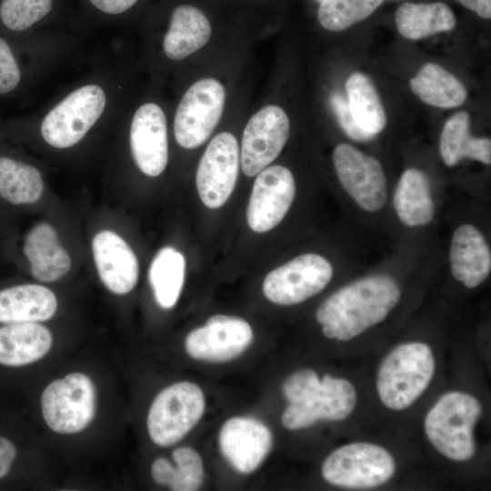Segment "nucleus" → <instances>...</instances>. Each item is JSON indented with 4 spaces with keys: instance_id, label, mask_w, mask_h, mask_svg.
Instances as JSON below:
<instances>
[{
    "instance_id": "nucleus-1",
    "label": "nucleus",
    "mask_w": 491,
    "mask_h": 491,
    "mask_svg": "<svg viewBox=\"0 0 491 491\" xmlns=\"http://www.w3.org/2000/svg\"><path fill=\"white\" fill-rule=\"evenodd\" d=\"M397 282L388 276H372L354 281L332 294L316 316L323 334L348 341L382 322L400 299Z\"/></svg>"
},
{
    "instance_id": "nucleus-2",
    "label": "nucleus",
    "mask_w": 491,
    "mask_h": 491,
    "mask_svg": "<svg viewBox=\"0 0 491 491\" xmlns=\"http://www.w3.org/2000/svg\"><path fill=\"white\" fill-rule=\"evenodd\" d=\"M282 390L289 405L281 421L289 430L306 428L319 420H343L356 404V392L349 381L328 375L320 380L310 369L292 374Z\"/></svg>"
},
{
    "instance_id": "nucleus-3",
    "label": "nucleus",
    "mask_w": 491,
    "mask_h": 491,
    "mask_svg": "<svg viewBox=\"0 0 491 491\" xmlns=\"http://www.w3.org/2000/svg\"><path fill=\"white\" fill-rule=\"evenodd\" d=\"M431 348L424 343L402 344L382 361L376 379L380 400L388 408L410 406L426 389L435 373Z\"/></svg>"
},
{
    "instance_id": "nucleus-4",
    "label": "nucleus",
    "mask_w": 491,
    "mask_h": 491,
    "mask_svg": "<svg viewBox=\"0 0 491 491\" xmlns=\"http://www.w3.org/2000/svg\"><path fill=\"white\" fill-rule=\"evenodd\" d=\"M481 413V406L473 396L448 392L427 413L426 434L443 456L455 461L468 460L475 454L473 429Z\"/></svg>"
},
{
    "instance_id": "nucleus-5",
    "label": "nucleus",
    "mask_w": 491,
    "mask_h": 491,
    "mask_svg": "<svg viewBox=\"0 0 491 491\" xmlns=\"http://www.w3.org/2000/svg\"><path fill=\"white\" fill-rule=\"evenodd\" d=\"M201 388L187 381L163 389L154 399L147 415L151 440L159 446L180 441L197 424L205 410Z\"/></svg>"
},
{
    "instance_id": "nucleus-6",
    "label": "nucleus",
    "mask_w": 491,
    "mask_h": 491,
    "mask_svg": "<svg viewBox=\"0 0 491 491\" xmlns=\"http://www.w3.org/2000/svg\"><path fill=\"white\" fill-rule=\"evenodd\" d=\"M96 393L93 381L74 372L51 382L41 396V411L48 427L63 435L84 430L94 419Z\"/></svg>"
},
{
    "instance_id": "nucleus-7",
    "label": "nucleus",
    "mask_w": 491,
    "mask_h": 491,
    "mask_svg": "<svg viewBox=\"0 0 491 491\" xmlns=\"http://www.w3.org/2000/svg\"><path fill=\"white\" fill-rule=\"evenodd\" d=\"M105 103L100 85H86L74 90L44 117L40 127L43 139L57 149L74 146L99 119Z\"/></svg>"
},
{
    "instance_id": "nucleus-8",
    "label": "nucleus",
    "mask_w": 491,
    "mask_h": 491,
    "mask_svg": "<svg viewBox=\"0 0 491 491\" xmlns=\"http://www.w3.org/2000/svg\"><path fill=\"white\" fill-rule=\"evenodd\" d=\"M393 456L370 443H352L334 450L322 465V475L330 484L350 488L382 486L395 473Z\"/></svg>"
},
{
    "instance_id": "nucleus-9",
    "label": "nucleus",
    "mask_w": 491,
    "mask_h": 491,
    "mask_svg": "<svg viewBox=\"0 0 491 491\" xmlns=\"http://www.w3.org/2000/svg\"><path fill=\"white\" fill-rule=\"evenodd\" d=\"M225 92L214 78L193 84L183 95L175 115L174 133L184 148L202 145L212 134L223 113Z\"/></svg>"
},
{
    "instance_id": "nucleus-10",
    "label": "nucleus",
    "mask_w": 491,
    "mask_h": 491,
    "mask_svg": "<svg viewBox=\"0 0 491 491\" xmlns=\"http://www.w3.org/2000/svg\"><path fill=\"white\" fill-rule=\"evenodd\" d=\"M333 276V267L324 256L303 254L266 275V297L274 304L292 306L320 293Z\"/></svg>"
},
{
    "instance_id": "nucleus-11",
    "label": "nucleus",
    "mask_w": 491,
    "mask_h": 491,
    "mask_svg": "<svg viewBox=\"0 0 491 491\" xmlns=\"http://www.w3.org/2000/svg\"><path fill=\"white\" fill-rule=\"evenodd\" d=\"M333 162L344 190L364 210L376 212L386 202V179L381 164L347 144L338 145Z\"/></svg>"
},
{
    "instance_id": "nucleus-12",
    "label": "nucleus",
    "mask_w": 491,
    "mask_h": 491,
    "mask_svg": "<svg viewBox=\"0 0 491 491\" xmlns=\"http://www.w3.org/2000/svg\"><path fill=\"white\" fill-rule=\"evenodd\" d=\"M239 151L235 137L227 132L216 135L198 165L195 184L200 199L211 209L221 207L236 183Z\"/></svg>"
},
{
    "instance_id": "nucleus-13",
    "label": "nucleus",
    "mask_w": 491,
    "mask_h": 491,
    "mask_svg": "<svg viewBox=\"0 0 491 491\" xmlns=\"http://www.w3.org/2000/svg\"><path fill=\"white\" fill-rule=\"evenodd\" d=\"M290 130L287 115L277 105H267L246 124L241 146L244 174L254 176L267 167L284 148Z\"/></svg>"
},
{
    "instance_id": "nucleus-14",
    "label": "nucleus",
    "mask_w": 491,
    "mask_h": 491,
    "mask_svg": "<svg viewBox=\"0 0 491 491\" xmlns=\"http://www.w3.org/2000/svg\"><path fill=\"white\" fill-rule=\"evenodd\" d=\"M253 337L250 325L243 318L215 315L187 335L185 347L196 360L227 362L240 356Z\"/></svg>"
},
{
    "instance_id": "nucleus-15",
    "label": "nucleus",
    "mask_w": 491,
    "mask_h": 491,
    "mask_svg": "<svg viewBox=\"0 0 491 491\" xmlns=\"http://www.w3.org/2000/svg\"><path fill=\"white\" fill-rule=\"evenodd\" d=\"M296 194L291 171L282 165H271L257 174L250 195L246 219L256 233L276 227L289 210Z\"/></svg>"
},
{
    "instance_id": "nucleus-16",
    "label": "nucleus",
    "mask_w": 491,
    "mask_h": 491,
    "mask_svg": "<svg viewBox=\"0 0 491 491\" xmlns=\"http://www.w3.org/2000/svg\"><path fill=\"white\" fill-rule=\"evenodd\" d=\"M129 141L134 161L143 174L155 177L165 171L168 162L166 119L158 105L146 103L135 111Z\"/></svg>"
},
{
    "instance_id": "nucleus-17",
    "label": "nucleus",
    "mask_w": 491,
    "mask_h": 491,
    "mask_svg": "<svg viewBox=\"0 0 491 491\" xmlns=\"http://www.w3.org/2000/svg\"><path fill=\"white\" fill-rule=\"evenodd\" d=\"M218 443L221 453L241 474L256 470L272 446V434L261 421L249 416H235L223 424Z\"/></svg>"
},
{
    "instance_id": "nucleus-18",
    "label": "nucleus",
    "mask_w": 491,
    "mask_h": 491,
    "mask_svg": "<svg viewBox=\"0 0 491 491\" xmlns=\"http://www.w3.org/2000/svg\"><path fill=\"white\" fill-rule=\"evenodd\" d=\"M94 264L99 279L111 293L124 296L136 286L138 260L128 243L116 232L103 229L91 243Z\"/></svg>"
},
{
    "instance_id": "nucleus-19",
    "label": "nucleus",
    "mask_w": 491,
    "mask_h": 491,
    "mask_svg": "<svg viewBox=\"0 0 491 491\" xmlns=\"http://www.w3.org/2000/svg\"><path fill=\"white\" fill-rule=\"evenodd\" d=\"M21 254L30 275L43 283L55 282L71 269L72 258L62 245L56 229L48 222H38L25 234Z\"/></svg>"
},
{
    "instance_id": "nucleus-20",
    "label": "nucleus",
    "mask_w": 491,
    "mask_h": 491,
    "mask_svg": "<svg viewBox=\"0 0 491 491\" xmlns=\"http://www.w3.org/2000/svg\"><path fill=\"white\" fill-rule=\"evenodd\" d=\"M449 261L453 276L468 288L478 286L487 278L491 271L490 248L476 226L464 224L456 229Z\"/></svg>"
},
{
    "instance_id": "nucleus-21",
    "label": "nucleus",
    "mask_w": 491,
    "mask_h": 491,
    "mask_svg": "<svg viewBox=\"0 0 491 491\" xmlns=\"http://www.w3.org/2000/svg\"><path fill=\"white\" fill-rule=\"evenodd\" d=\"M55 295L39 284H17L0 289V323H39L54 316Z\"/></svg>"
},
{
    "instance_id": "nucleus-22",
    "label": "nucleus",
    "mask_w": 491,
    "mask_h": 491,
    "mask_svg": "<svg viewBox=\"0 0 491 491\" xmlns=\"http://www.w3.org/2000/svg\"><path fill=\"white\" fill-rule=\"evenodd\" d=\"M53 336L39 323H14L0 326V364L23 366L44 357L50 350Z\"/></svg>"
},
{
    "instance_id": "nucleus-23",
    "label": "nucleus",
    "mask_w": 491,
    "mask_h": 491,
    "mask_svg": "<svg viewBox=\"0 0 491 491\" xmlns=\"http://www.w3.org/2000/svg\"><path fill=\"white\" fill-rule=\"evenodd\" d=\"M211 36V25L204 13L190 5H181L173 11L163 41L165 55L182 60L202 48Z\"/></svg>"
},
{
    "instance_id": "nucleus-24",
    "label": "nucleus",
    "mask_w": 491,
    "mask_h": 491,
    "mask_svg": "<svg viewBox=\"0 0 491 491\" xmlns=\"http://www.w3.org/2000/svg\"><path fill=\"white\" fill-rule=\"evenodd\" d=\"M45 184L34 165L9 154L0 153V202L19 208L35 205L42 197Z\"/></svg>"
},
{
    "instance_id": "nucleus-25",
    "label": "nucleus",
    "mask_w": 491,
    "mask_h": 491,
    "mask_svg": "<svg viewBox=\"0 0 491 491\" xmlns=\"http://www.w3.org/2000/svg\"><path fill=\"white\" fill-rule=\"evenodd\" d=\"M394 206L400 221L409 227L428 225L435 216V204L426 175L416 168L403 172L394 195Z\"/></svg>"
},
{
    "instance_id": "nucleus-26",
    "label": "nucleus",
    "mask_w": 491,
    "mask_h": 491,
    "mask_svg": "<svg viewBox=\"0 0 491 491\" xmlns=\"http://www.w3.org/2000/svg\"><path fill=\"white\" fill-rule=\"evenodd\" d=\"M395 21L399 34L410 40L450 31L456 25L455 14L442 2L404 3L397 8Z\"/></svg>"
},
{
    "instance_id": "nucleus-27",
    "label": "nucleus",
    "mask_w": 491,
    "mask_h": 491,
    "mask_svg": "<svg viewBox=\"0 0 491 491\" xmlns=\"http://www.w3.org/2000/svg\"><path fill=\"white\" fill-rule=\"evenodd\" d=\"M409 84L414 94L432 106L454 108L466 99V89L462 82L434 63L424 65Z\"/></svg>"
},
{
    "instance_id": "nucleus-28",
    "label": "nucleus",
    "mask_w": 491,
    "mask_h": 491,
    "mask_svg": "<svg viewBox=\"0 0 491 491\" xmlns=\"http://www.w3.org/2000/svg\"><path fill=\"white\" fill-rule=\"evenodd\" d=\"M185 260L181 252L172 246L161 248L153 258L148 278L155 299L164 309L175 306L185 280Z\"/></svg>"
},
{
    "instance_id": "nucleus-29",
    "label": "nucleus",
    "mask_w": 491,
    "mask_h": 491,
    "mask_svg": "<svg viewBox=\"0 0 491 491\" xmlns=\"http://www.w3.org/2000/svg\"><path fill=\"white\" fill-rule=\"evenodd\" d=\"M347 104L364 131L376 135L386 125V115L373 81L364 73L350 75L346 83Z\"/></svg>"
},
{
    "instance_id": "nucleus-30",
    "label": "nucleus",
    "mask_w": 491,
    "mask_h": 491,
    "mask_svg": "<svg viewBox=\"0 0 491 491\" xmlns=\"http://www.w3.org/2000/svg\"><path fill=\"white\" fill-rule=\"evenodd\" d=\"M173 457L175 466L163 457L153 462L151 476L154 481L174 491L197 490L204 480V466L199 454L191 447L183 446L173 452Z\"/></svg>"
},
{
    "instance_id": "nucleus-31",
    "label": "nucleus",
    "mask_w": 491,
    "mask_h": 491,
    "mask_svg": "<svg viewBox=\"0 0 491 491\" xmlns=\"http://www.w3.org/2000/svg\"><path fill=\"white\" fill-rule=\"evenodd\" d=\"M477 137L470 134V117L467 112L453 115L444 125L439 142L442 160L454 166L463 158L472 159Z\"/></svg>"
},
{
    "instance_id": "nucleus-32",
    "label": "nucleus",
    "mask_w": 491,
    "mask_h": 491,
    "mask_svg": "<svg viewBox=\"0 0 491 491\" xmlns=\"http://www.w3.org/2000/svg\"><path fill=\"white\" fill-rule=\"evenodd\" d=\"M384 0H323L317 18L329 31H341L368 17Z\"/></svg>"
},
{
    "instance_id": "nucleus-33",
    "label": "nucleus",
    "mask_w": 491,
    "mask_h": 491,
    "mask_svg": "<svg viewBox=\"0 0 491 491\" xmlns=\"http://www.w3.org/2000/svg\"><path fill=\"white\" fill-rule=\"evenodd\" d=\"M54 0H1L0 22L12 32H24L44 18Z\"/></svg>"
},
{
    "instance_id": "nucleus-34",
    "label": "nucleus",
    "mask_w": 491,
    "mask_h": 491,
    "mask_svg": "<svg viewBox=\"0 0 491 491\" xmlns=\"http://www.w3.org/2000/svg\"><path fill=\"white\" fill-rule=\"evenodd\" d=\"M21 81V71L11 45L0 35V95L10 94Z\"/></svg>"
},
{
    "instance_id": "nucleus-35",
    "label": "nucleus",
    "mask_w": 491,
    "mask_h": 491,
    "mask_svg": "<svg viewBox=\"0 0 491 491\" xmlns=\"http://www.w3.org/2000/svg\"><path fill=\"white\" fill-rule=\"evenodd\" d=\"M331 105L336 113L338 123L348 137L356 141H369L376 135L359 127L349 109L347 101L339 94H333L330 98Z\"/></svg>"
},
{
    "instance_id": "nucleus-36",
    "label": "nucleus",
    "mask_w": 491,
    "mask_h": 491,
    "mask_svg": "<svg viewBox=\"0 0 491 491\" xmlns=\"http://www.w3.org/2000/svg\"><path fill=\"white\" fill-rule=\"evenodd\" d=\"M98 10L108 15H118L130 9L138 0H89Z\"/></svg>"
},
{
    "instance_id": "nucleus-37",
    "label": "nucleus",
    "mask_w": 491,
    "mask_h": 491,
    "mask_svg": "<svg viewBox=\"0 0 491 491\" xmlns=\"http://www.w3.org/2000/svg\"><path fill=\"white\" fill-rule=\"evenodd\" d=\"M15 455L16 449L14 444L8 439L0 436V479L10 470Z\"/></svg>"
},
{
    "instance_id": "nucleus-38",
    "label": "nucleus",
    "mask_w": 491,
    "mask_h": 491,
    "mask_svg": "<svg viewBox=\"0 0 491 491\" xmlns=\"http://www.w3.org/2000/svg\"><path fill=\"white\" fill-rule=\"evenodd\" d=\"M462 5L475 12L478 16L488 19L491 16V0H456Z\"/></svg>"
},
{
    "instance_id": "nucleus-39",
    "label": "nucleus",
    "mask_w": 491,
    "mask_h": 491,
    "mask_svg": "<svg viewBox=\"0 0 491 491\" xmlns=\"http://www.w3.org/2000/svg\"><path fill=\"white\" fill-rule=\"evenodd\" d=\"M316 1L318 2V3H321L323 0H316Z\"/></svg>"
}]
</instances>
